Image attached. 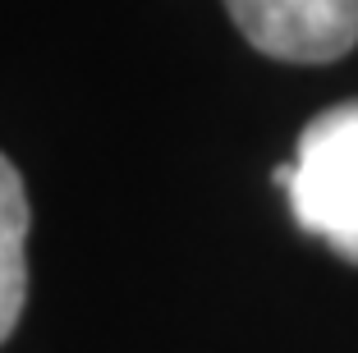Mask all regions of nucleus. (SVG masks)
Listing matches in <instances>:
<instances>
[{
	"label": "nucleus",
	"mask_w": 358,
	"mask_h": 353,
	"mask_svg": "<svg viewBox=\"0 0 358 353\" xmlns=\"http://www.w3.org/2000/svg\"><path fill=\"white\" fill-rule=\"evenodd\" d=\"M225 10L271 60L327 64L358 42V0H225Z\"/></svg>",
	"instance_id": "nucleus-2"
},
{
	"label": "nucleus",
	"mask_w": 358,
	"mask_h": 353,
	"mask_svg": "<svg viewBox=\"0 0 358 353\" xmlns=\"http://www.w3.org/2000/svg\"><path fill=\"white\" fill-rule=\"evenodd\" d=\"M294 220L358 261V101H340L308 120L294 161L271 170Z\"/></svg>",
	"instance_id": "nucleus-1"
},
{
	"label": "nucleus",
	"mask_w": 358,
	"mask_h": 353,
	"mask_svg": "<svg viewBox=\"0 0 358 353\" xmlns=\"http://www.w3.org/2000/svg\"><path fill=\"white\" fill-rule=\"evenodd\" d=\"M28 193L10 156H0V344L19 326L28 303Z\"/></svg>",
	"instance_id": "nucleus-3"
}]
</instances>
